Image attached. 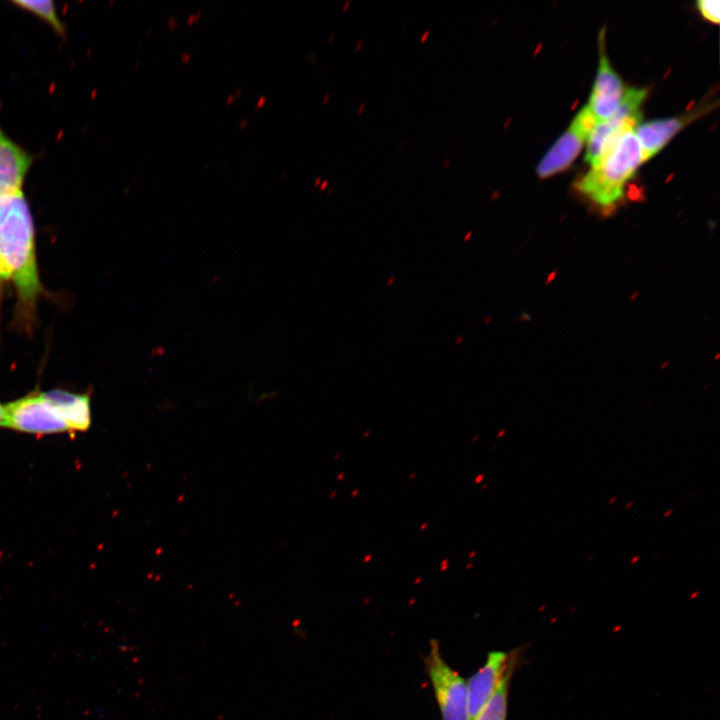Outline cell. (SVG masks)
I'll return each instance as SVG.
<instances>
[{"label":"cell","mask_w":720,"mask_h":720,"mask_svg":"<svg viewBox=\"0 0 720 720\" xmlns=\"http://www.w3.org/2000/svg\"><path fill=\"white\" fill-rule=\"evenodd\" d=\"M13 287V322L31 333L45 293L37 261L33 215L23 190L0 194V288Z\"/></svg>","instance_id":"cell-1"},{"label":"cell","mask_w":720,"mask_h":720,"mask_svg":"<svg viewBox=\"0 0 720 720\" xmlns=\"http://www.w3.org/2000/svg\"><path fill=\"white\" fill-rule=\"evenodd\" d=\"M634 128L627 127L617 133L576 184L577 190L603 213H610L622 201L625 184L645 161Z\"/></svg>","instance_id":"cell-2"},{"label":"cell","mask_w":720,"mask_h":720,"mask_svg":"<svg viewBox=\"0 0 720 720\" xmlns=\"http://www.w3.org/2000/svg\"><path fill=\"white\" fill-rule=\"evenodd\" d=\"M2 427L40 436L70 433L45 391L39 389L4 404Z\"/></svg>","instance_id":"cell-3"},{"label":"cell","mask_w":720,"mask_h":720,"mask_svg":"<svg viewBox=\"0 0 720 720\" xmlns=\"http://www.w3.org/2000/svg\"><path fill=\"white\" fill-rule=\"evenodd\" d=\"M442 720H468L467 683L442 657L438 642L432 640L425 658Z\"/></svg>","instance_id":"cell-4"},{"label":"cell","mask_w":720,"mask_h":720,"mask_svg":"<svg viewBox=\"0 0 720 720\" xmlns=\"http://www.w3.org/2000/svg\"><path fill=\"white\" fill-rule=\"evenodd\" d=\"M596 123L588 107H583L538 163V176L547 178L566 169L582 150Z\"/></svg>","instance_id":"cell-5"},{"label":"cell","mask_w":720,"mask_h":720,"mask_svg":"<svg viewBox=\"0 0 720 720\" xmlns=\"http://www.w3.org/2000/svg\"><path fill=\"white\" fill-rule=\"evenodd\" d=\"M600 40L601 55L599 65L587 105L597 123L605 121L613 115L626 90L621 78L604 53L603 32L600 34Z\"/></svg>","instance_id":"cell-6"},{"label":"cell","mask_w":720,"mask_h":720,"mask_svg":"<svg viewBox=\"0 0 720 720\" xmlns=\"http://www.w3.org/2000/svg\"><path fill=\"white\" fill-rule=\"evenodd\" d=\"M512 658L506 652L492 651L484 665L467 682L468 720H474L488 702L505 673L512 667Z\"/></svg>","instance_id":"cell-7"},{"label":"cell","mask_w":720,"mask_h":720,"mask_svg":"<svg viewBox=\"0 0 720 720\" xmlns=\"http://www.w3.org/2000/svg\"><path fill=\"white\" fill-rule=\"evenodd\" d=\"M33 156L13 141L0 125V194L23 190Z\"/></svg>","instance_id":"cell-8"},{"label":"cell","mask_w":720,"mask_h":720,"mask_svg":"<svg viewBox=\"0 0 720 720\" xmlns=\"http://www.w3.org/2000/svg\"><path fill=\"white\" fill-rule=\"evenodd\" d=\"M703 111L697 109L677 117L639 123L634 131L641 144L645 161L657 154L689 121L694 120Z\"/></svg>","instance_id":"cell-9"},{"label":"cell","mask_w":720,"mask_h":720,"mask_svg":"<svg viewBox=\"0 0 720 720\" xmlns=\"http://www.w3.org/2000/svg\"><path fill=\"white\" fill-rule=\"evenodd\" d=\"M56 407L70 433L86 432L92 423L91 397L89 392L76 393L63 389L45 391Z\"/></svg>","instance_id":"cell-10"},{"label":"cell","mask_w":720,"mask_h":720,"mask_svg":"<svg viewBox=\"0 0 720 720\" xmlns=\"http://www.w3.org/2000/svg\"><path fill=\"white\" fill-rule=\"evenodd\" d=\"M511 674L512 667L505 673L496 690L474 720H506Z\"/></svg>","instance_id":"cell-11"},{"label":"cell","mask_w":720,"mask_h":720,"mask_svg":"<svg viewBox=\"0 0 720 720\" xmlns=\"http://www.w3.org/2000/svg\"><path fill=\"white\" fill-rule=\"evenodd\" d=\"M13 4L39 16L61 36H64L65 25L59 18L56 7L51 0H13Z\"/></svg>","instance_id":"cell-12"},{"label":"cell","mask_w":720,"mask_h":720,"mask_svg":"<svg viewBox=\"0 0 720 720\" xmlns=\"http://www.w3.org/2000/svg\"><path fill=\"white\" fill-rule=\"evenodd\" d=\"M718 0H699L696 5L701 15L710 22L719 23L720 8Z\"/></svg>","instance_id":"cell-13"},{"label":"cell","mask_w":720,"mask_h":720,"mask_svg":"<svg viewBox=\"0 0 720 720\" xmlns=\"http://www.w3.org/2000/svg\"><path fill=\"white\" fill-rule=\"evenodd\" d=\"M200 15H201V11H197V12L194 13V14H190V15L188 16V18H187V23H188V25H191V24H193L195 21H197V20L199 19Z\"/></svg>","instance_id":"cell-14"},{"label":"cell","mask_w":720,"mask_h":720,"mask_svg":"<svg viewBox=\"0 0 720 720\" xmlns=\"http://www.w3.org/2000/svg\"><path fill=\"white\" fill-rule=\"evenodd\" d=\"M265 101H266V97L264 95L260 96L256 102V108L262 107L264 105Z\"/></svg>","instance_id":"cell-15"},{"label":"cell","mask_w":720,"mask_h":720,"mask_svg":"<svg viewBox=\"0 0 720 720\" xmlns=\"http://www.w3.org/2000/svg\"><path fill=\"white\" fill-rule=\"evenodd\" d=\"M177 25V19L173 16H171L168 20V27L174 28Z\"/></svg>","instance_id":"cell-16"},{"label":"cell","mask_w":720,"mask_h":720,"mask_svg":"<svg viewBox=\"0 0 720 720\" xmlns=\"http://www.w3.org/2000/svg\"><path fill=\"white\" fill-rule=\"evenodd\" d=\"M190 57H191V54L189 52H184L181 55V61L184 63H187L189 61Z\"/></svg>","instance_id":"cell-17"},{"label":"cell","mask_w":720,"mask_h":720,"mask_svg":"<svg viewBox=\"0 0 720 720\" xmlns=\"http://www.w3.org/2000/svg\"><path fill=\"white\" fill-rule=\"evenodd\" d=\"M3 418H4V404L0 403V427L3 426Z\"/></svg>","instance_id":"cell-18"},{"label":"cell","mask_w":720,"mask_h":720,"mask_svg":"<svg viewBox=\"0 0 720 720\" xmlns=\"http://www.w3.org/2000/svg\"><path fill=\"white\" fill-rule=\"evenodd\" d=\"M234 99H235L234 95H233V94H230V95L228 96V98L226 99V104H230L231 101H233Z\"/></svg>","instance_id":"cell-19"},{"label":"cell","mask_w":720,"mask_h":720,"mask_svg":"<svg viewBox=\"0 0 720 720\" xmlns=\"http://www.w3.org/2000/svg\"><path fill=\"white\" fill-rule=\"evenodd\" d=\"M247 123H248L247 119H243L242 121H240L239 127L243 128L245 125H247Z\"/></svg>","instance_id":"cell-20"},{"label":"cell","mask_w":720,"mask_h":720,"mask_svg":"<svg viewBox=\"0 0 720 720\" xmlns=\"http://www.w3.org/2000/svg\"><path fill=\"white\" fill-rule=\"evenodd\" d=\"M241 92H242V86L237 89L236 93L234 94V97L237 98Z\"/></svg>","instance_id":"cell-21"}]
</instances>
